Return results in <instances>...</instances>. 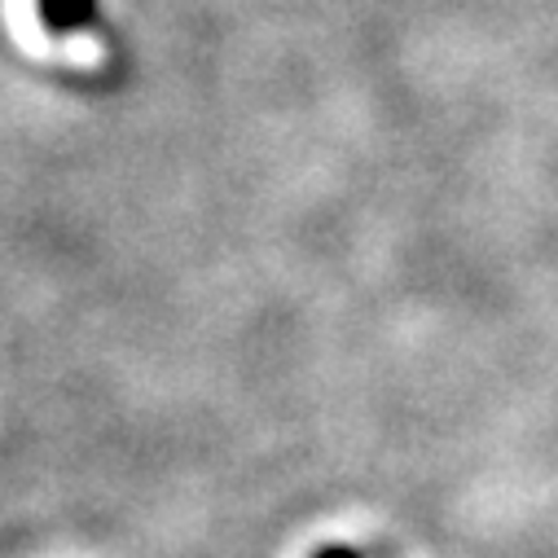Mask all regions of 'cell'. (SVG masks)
I'll return each mask as SVG.
<instances>
[{
  "instance_id": "cell-2",
  "label": "cell",
  "mask_w": 558,
  "mask_h": 558,
  "mask_svg": "<svg viewBox=\"0 0 558 558\" xmlns=\"http://www.w3.org/2000/svg\"><path fill=\"white\" fill-rule=\"evenodd\" d=\"M313 558H361V549H352V545H322V549H313Z\"/></svg>"
},
{
  "instance_id": "cell-1",
  "label": "cell",
  "mask_w": 558,
  "mask_h": 558,
  "mask_svg": "<svg viewBox=\"0 0 558 558\" xmlns=\"http://www.w3.org/2000/svg\"><path fill=\"white\" fill-rule=\"evenodd\" d=\"M36 14L53 36H75L97 23V0H36Z\"/></svg>"
}]
</instances>
